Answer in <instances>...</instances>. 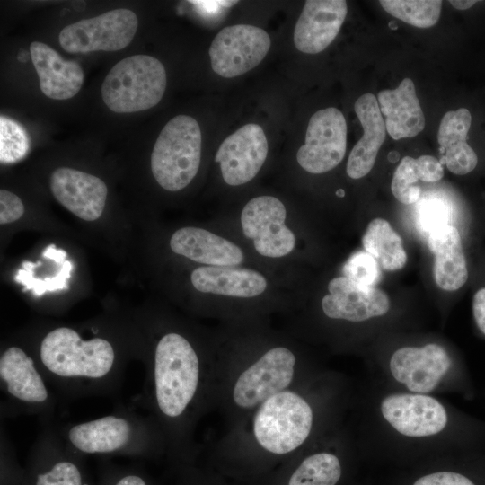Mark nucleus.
<instances>
[{
    "label": "nucleus",
    "instance_id": "f257e3e1",
    "mask_svg": "<svg viewBox=\"0 0 485 485\" xmlns=\"http://www.w3.org/2000/svg\"><path fill=\"white\" fill-rule=\"evenodd\" d=\"M30 350L57 399L64 401L116 394L129 360L145 357L141 345L123 346L98 327H92L88 338L75 327H52Z\"/></svg>",
    "mask_w": 485,
    "mask_h": 485
},
{
    "label": "nucleus",
    "instance_id": "f03ea898",
    "mask_svg": "<svg viewBox=\"0 0 485 485\" xmlns=\"http://www.w3.org/2000/svg\"><path fill=\"white\" fill-rule=\"evenodd\" d=\"M146 380L135 406L149 412L166 445H186L187 434L201 391V362L192 343L181 333L168 331L145 355Z\"/></svg>",
    "mask_w": 485,
    "mask_h": 485
},
{
    "label": "nucleus",
    "instance_id": "7ed1b4c3",
    "mask_svg": "<svg viewBox=\"0 0 485 485\" xmlns=\"http://www.w3.org/2000/svg\"><path fill=\"white\" fill-rule=\"evenodd\" d=\"M57 430L68 445L84 456L151 458L166 445L163 432L149 415L122 404L108 415L69 423Z\"/></svg>",
    "mask_w": 485,
    "mask_h": 485
},
{
    "label": "nucleus",
    "instance_id": "20e7f679",
    "mask_svg": "<svg viewBox=\"0 0 485 485\" xmlns=\"http://www.w3.org/2000/svg\"><path fill=\"white\" fill-rule=\"evenodd\" d=\"M1 418L36 416L53 424L57 397L27 347L9 344L0 354Z\"/></svg>",
    "mask_w": 485,
    "mask_h": 485
},
{
    "label": "nucleus",
    "instance_id": "39448f33",
    "mask_svg": "<svg viewBox=\"0 0 485 485\" xmlns=\"http://www.w3.org/2000/svg\"><path fill=\"white\" fill-rule=\"evenodd\" d=\"M166 84L161 61L148 55H134L111 67L102 83L101 96L113 112L142 111L162 100Z\"/></svg>",
    "mask_w": 485,
    "mask_h": 485
},
{
    "label": "nucleus",
    "instance_id": "423d86ee",
    "mask_svg": "<svg viewBox=\"0 0 485 485\" xmlns=\"http://www.w3.org/2000/svg\"><path fill=\"white\" fill-rule=\"evenodd\" d=\"M201 131L195 119L178 115L159 134L151 154V171L157 183L169 191L187 187L198 172Z\"/></svg>",
    "mask_w": 485,
    "mask_h": 485
},
{
    "label": "nucleus",
    "instance_id": "0eeeda50",
    "mask_svg": "<svg viewBox=\"0 0 485 485\" xmlns=\"http://www.w3.org/2000/svg\"><path fill=\"white\" fill-rule=\"evenodd\" d=\"M313 418L309 403L298 393L285 390L260 405L253 419V434L268 452L285 454L307 439Z\"/></svg>",
    "mask_w": 485,
    "mask_h": 485
},
{
    "label": "nucleus",
    "instance_id": "6e6552de",
    "mask_svg": "<svg viewBox=\"0 0 485 485\" xmlns=\"http://www.w3.org/2000/svg\"><path fill=\"white\" fill-rule=\"evenodd\" d=\"M84 458L64 440L57 427L41 426L30 449L22 485H94Z\"/></svg>",
    "mask_w": 485,
    "mask_h": 485
},
{
    "label": "nucleus",
    "instance_id": "1a4fd4ad",
    "mask_svg": "<svg viewBox=\"0 0 485 485\" xmlns=\"http://www.w3.org/2000/svg\"><path fill=\"white\" fill-rule=\"evenodd\" d=\"M137 27L138 19L133 11L115 9L66 26L58 40L68 53L118 51L132 41Z\"/></svg>",
    "mask_w": 485,
    "mask_h": 485
},
{
    "label": "nucleus",
    "instance_id": "9d476101",
    "mask_svg": "<svg viewBox=\"0 0 485 485\" xmlns=\"http://www.w3.org/2000/svg\"><path fill=\"white\" fill-rule=\"evenodd\" d=\"M270 45L268 32L260 27L250 24L225 27L210 45L211 67L222 77L242 75L263 60Z\"/></svg>",
    "mask_w": 485,
    "mask_h": 485
},
{
    "label": "nucleus",
    "instance_id": "9b49d317",
    "mask_svg": "<svg viewBox=\"0 0 485 485\" xmlns=\"http://www.w3.org/2000/svg\"><path fill=\"white\" fill-rule=\"evenodd\" d=\"M347 147V123L342 112L334 107L316 111L310 119L305 142L296 154L299 165L306 172H329L343 160Z\"/></svg>",
    "mask_w": 485,
    "mask_h": 485
},
{
    "label": "nucleus",
    "instance_id": "f8f14e48",
    "mask_svg": "<svg viewBox=\"0 0 485 485\" xmlns=\"http://www.w3.org/2000/svg\"><path fill=\"white\" fill-rule=\"evenodd\" d=\"M295 365V357L287 348L268 350L237 378L233 389L234 403L252 409L285 391L293 381Z\"/></svg>",
    "mask_w": 485,
    "mask_h": 485
},
{
    "label": "nucleus",
    "instance_id": "ddd939ff",
    "mask_svg": "<svg viewBox=\"0 0 485 485\" xmlns=\"http://www.w3.org/2000/svg\"><path fill=\"white\" fill-rule=\"evenodd\" d=\"M286 217V207L278 198L259 196L251 198L242 211V232L253 241L254 248L260 255L283 257L295 246V236L285 225Z\"/></svg>",
    "mask_w": 485,
    "mask_h": 485
},
{
    "label": "nucleus",
    "instance_id": "4468645a",
    "mask_svg": "<svg viewBox=\"0 0 485 485\" xmlns=\"http://www.w3.org/2000/svg\"><path fill=\"white\" fill-rule=\"evenodd\" d=\"M269 151L268 140L258 124H246L220 145L215 161L225 182L238 186L251 181L261 169Z\"/></svg>",
    "mask_w": 485,
    "mask_h": 485
},
{
    "label": "nucleus",
    "instance_id": "2eb2a0df",
    "mask_svg": "<svg viewBox=\"0 0 485 485\" xmlns=\"http://www.w3.org/2000/svg\"><path fill=\"white\" fill-rule=\"evenodd\" d=\"M384 419L399 433L422 437L441 432L447 423L444 406L435 398L423 394H392L381 403Z\"/></svg>",
    "mask_w": 485,
    "mask_h": 485
},
{
    "label": "nucleus",
    "instance_id": "dca6fc26",
    "mask_svg": "<svg viewBox=\"0 0 485 485\" xmlns=\"http://www.w3.org/2000/svg\"><path fill=\"white\" fill-rule=\"evenodd\" d=\"M55 199L76 217L92 222L103 214L108 188L99 177L85 172L59 167L49 178Z\"/></svg>",
    "mask_w": 485,
    "mask_h": 485
},
{
    "label": "nucleus",
    "instance_id": "f3484780",
    "mask_svg": "<svg viewBox=\"0 0 485 485\" xmlns=\"http://www.w3.org/2000/svg\"><path fill=\"white\" fill-rule=\"evenodd\" d=\"M389 365L397 382L411 392L427 393L439 384L451 366V358L442 346L428 343L423 347L397 349Z\"/></svg>",
    "mask_w": 485,
    "mask_h": 485
},
{
    "label": "nucleus",
    "instance_id": "a211bd4d",
    "mask_svg": "<svg viewBox=\"0 0 485 485\" xmlns=\"http://www.w3.org/2000/svg\"><path fill=\"white\" fill-rule=\"evenodd\" d=\"M329 294L322 300L326 316L349 322H363L385 314L388 295L382 290L361 285L347 277H337L328 284Z\"/></svg>",
    "mask_w": 485,
    "mask_h": 485
},
{
    "label": "nucleus",
    "instance_id": "6ab92c4d",
    "mask_svg": "<svg viewBox=\"0 0 485 485\" xmlns=\"http://www.w3.org/2000/svg\"><path fill=\"white\" fill-rule=\"evenodd\" d=\"M348 13L344 0H308L295 23L293 40L305 54L324 50L338 35Z\"/></svg>",
    "mask_w": 485,
    "mask_h": 485
},
{
    "label": "nucleus",
    "instance_id": "aec40b11",
    "mask_svg": "<svg viewBox=\"0 0 485 485\" xmlns=\"http://www.w3.org/2000/svg\"><path fill=\"white\" fill-rule=\"evenodd\" d=\"M169 244L175 254L207 266L234 267L244 260L239 246L200 227L185 226L176 230Z\"/></svg>",
    "mask_w": 485,
    "mask_h": 485
},
{
    "label": "nucleus",
    "instance_id": "412c9836",
    "mask_svg": "<svg viewBox=\"0 0 485 485\" xmlns=\"http://www.w3.org/2000/svg\"><path fill=\"white\" fill-rule=\"evenodd\" d=\"M30 55L45 96L53 100L74 97L84 83V71L75 61L65 60L50 46L33 41Z\"/></svg>",
    "mask_w": 485,
    "mask_h": 485
},
{
    "label": "nucleus",
    "instance_id": "4be33fe9",
    "mask_svg": "<svg viewBox=\"0 0 485 485\" xmlns=\"http://www.w3.org/2000/svg\"><path fill=\"white\" fill-rule=\"evenodd\" d=\"M354 110L364 133L349 154L346 171L351 179H360L372 170L385 140L386 127L374 94L366 93L358 97Z\"/></svg>",
    "mask_w": 485,
    "mask_h": 485
},
{
    "label": "nucleus",
    "instance_id": "5701e85b",
    "mask_svg": "<svg viewBox=\"0 0 485 485\" xmlns=\"http://www.w3.org/2000/svg\"><path fill=\"white\" fill-rule=\"evenodd\" d=\"M377 101L392 139L414 137L424 129L425 117L410 78L405 77L395 89L379 92Z\"/></svg>",
    "mask_w": 485,
    "mask_h": 485
},
{
    "label": "nucleus",
    "instance_id": "b1692460",
    "mask_svg": "<svg viewBox=\"0 0 485 485\" xmlns=\"http://www.w3.org/2000/svg\"><path fill=\"white\" fill-rule=\"evenodd\" d=\"M428 246L435 255L433 268L436 285L445 291L462 288L469 278L463 237L454 225H446L428 234Z\"/></svg>",
    "mask_w": 485,
    "mask_h": 485
},
{
    "label": "nucleus",
    "instance_id": "393cba45",
    "mask_svg": "<svg viewBox=\"0 0 485 485\" xmlns=\"http://www.w3.org/2000/svg\"><path fill=\"white\" fill-rule=\"evenodd\" d=\"M190 282L201 293L240 298L258 296L268 287L260 272L234 267H198L191 272Z\"/></svg>",
    "mask_w": 485,
    "mask_h": 485
},
{
    "label": "nucleus",
    "instance_id": "a878e982",
    "mask_svg": "<svg viewBox=\"0 0 485 485\" xmlns=\"http://www.w3.org/2000/svg\"><path fill=\"white\" fill-rule=\"evenodd\" d=\"M362 244L384 270L396 271L406 265L402 239L385 219L375 218L368 224Z\"/></svg>",
    "mask_w": 485,
    "mask_h": 485
},
{
    "label": "nucleus",
    "instance_id": "bb28decb",
    "mask_svg": "<svg viewBox=\"0 0 485 485\" xmlns=\"http://www.w3.org/2000/svg\"><path fill=\"white\" fill-rule=\"evenodd\" d=\"M341 476L337 456L318 453L306 457L291 475L288 485H335Z\"/></svg>",
    "mask_w": 485,
    "mask_h": 485
},
{
    "label": "nucleus",
    "instance_id": "cd10ccee",
    "mask_svg": "<svg viewBox=\"0 0 485 485\" xmlns=\"http://www.w3.org/2000/svg\"><path fill=\"white\" fill-rule=\"evenodd\" d=\"M440 0H381V6L393 17L418 28L434 26L442 9Z\"/></svg>",
    "mask_w": 485,
    "mask_h": 485
},
{
    "label": "nucleus",
    "instance_id": "c85d7f7f",
    "mask_svg": "<svg viewBox=\"0 0 485 485\" xmlns=\"http://www.w3.org/2000/svg\"><path fill=\"white\" fill-rule=\"evenodd\" d=\"M474 119L473 112L467 107L447 111L441 119L437 133L440 152L458 144H468L478 151L470 142Z\"/></svg>",
    "mask_w": 485,
    "mask_h": 485
},
{
    "label": "nucleus",
    "instance_id": "c756f323",
    "mask_svg": "<svg viewBox=\"0 0 485 485\" xmlns=\"http://www.w3.org/2000/svg\"><path fill=\"white\" fill-rule=\"evenodd\" d=\"M30 148L29 137L15 120L4 116L0 118V161L8 164L19 162Z\"/></svg>",
    "mask_w": 485,
    "mask_h": 485
},
{
    "label": "nucleus",
    "instance_id": "7c9ffc66",
    "mask_svg": "<svg viewBox=\"0 0 485 485\" xmlns=\"http://www.w3.org/2000/svg\"><path fill=\"white\" fill-rule=\"evenodd\" d=\"M416 159L404 156L397 166L391 184L393 196L405 205L415 203L420 196V188L417 185Z\"/></svg>",
    "mask_w": 485,
    "mask_h": 485
},
{
    "label": "nucleus",
    "instance_id": "2f4dec72",
    "mask_svg": "<svg viewBox=\"0 0 485 485\" xmlns=\"http://www.w3.org/2000/svg\"><path fill=\"white\" fill-rule=\"evenodd\" d=\"M94 485H151V482L137 465H119L101 460Z\"/></svg>",
    "mask_w": 485,
    "mask_h": 485
},
{
    "label": "nucleus",
    "instance_id": "473e14b6",
    "mask_svg": "<svg viewBox=\"0 0 485 485\" xmlns=\"http://www.w3.org/2000/svg\"><path fill=\"white\" fill-rule=\"evenodd\" d=\"M345 277L365 286H376L381 279L377 260L366 251L353 253L343 266Z\"/></svg>",
    "mask_w": 485,
    "mask_h": 485
},
{
    "label": "nucleus",
    "instance_id": "72a5a7b5",
    "mask_svg": "<svg viewBox=\"0 0 485 485\" xmlns=\"http://www.w3.org/2000/svg\"><path fill=\"white\" fill-rule=\"evenodd\" d=\"M453 208L442 198H430L421 204L419 212V225L428 235L440 227L450 225Z\"/></svg>",
    "mask_w": 485,
    "mask_h": 485
},
{
    "label": "nucleus",
    "instance_id": "f704fd0d",
    "mask_svg": "<svg viewBox=\"0 0 485 485\" xmlns=\"http://www.w3.org/2000/svg\"><path fill=\"white\" fill-rule=\"evenodd\" d=\"M25 212L22 199L14 193L0 190V224L8 225L18 221Z\"/></svg>",
    "mask_w": 485,
    "mask_h": 485
},
{
    "label": "nucleus",
    "instance_id": "c9c22d12",
    "mask_svg": "<svg viewBox=\"0 0 485 485\" xmlns=\"http://www.w3.org/2000/svg\"><path fill=\"white\" fill-rule=\"evenodd\" d=\"M416 173L423 181L436 182L444 176V169L435 156L424 154L416 159Z\"/></svg>",
    "mask_w": 485,
    "mask_h": 485
},
{
    "label": "nucleus",
    "instance_id": "e433bc0d",
    "mask_svg": "<svg viewBox=\"0 0 485 485\" xmlns=\"http://www.w3.org/2000/svg\"><path fill=\"white\" fill-rule=\"evenodd\" d=\"M413 485H474V483L457 472H438L420 477Z\"/></svg>",
    "mask_w": 485,
    "mask_h": 485
},
{
    "label": "nucleus",
    "instance_id": "4c0bfd02",
    "mask_svg": "<svg viewBox=\"0 0 485 485\" xmlns=\"http://www.w3.org/2000/svg\"><path fill=\"white\" fill-rule=\"evenodd\" d=\"M472 305L475 323L485 335V285L480 286L474 292Z\"/></svg>",
    "mask_w": 485,
    "mask_h": 485
},
{
    "label": "nucleus",
    "instance_id": "58836bf2",
    "mask_svg": "<svg viewBox=\"0 0 485 485\" xmlns=\"http://www.w3.org/2000/svg\"><path fill=\"white\" fill-rule=\"evenodd\" d=\"M42 256L56 262H63L66 260L67 253L66 251L57 249L55 244L51 243L45 248Z\"/></svg>",
    "mask_w": 485,
    "mask_h": 485
},
{
    "label": "nucleus",
    "instance_id": "ea45409f",
    "mask_svg": "<svg viewBox=\"0 0 485 485\" xmlns=\"http://www.w3.org/2000/svg\"><path fill=\"white\" fill-rule=\"evenodd\" d=\"M448 2L456 10L466 11L469 8H471L475 4L476 1H473V0H458V1L453 0V1H448Z\"/></svg>",
    "mask_w": 485,
    "mask_h": 485
},
{
    "label": "nucleus",
    "instance_id": "a19ab883",
    "mask_svg": "<svg viewBox=\"0 0 485 485\" xmlns=\"http://www.w3.org/2000/svg\"><path fill=\"white\" fill-rule=\"evenodd\" d=\"M22 55H23V57H27V53H26V52H23ZM18 58H19L22 62H24V61H25V58H22L20 54L18 55Z\"/></svg>",
    "mask_w": 485,
    "mask_h": 485
},
{
    "label": "nucleus",
    "instance_id": "79ce46f5",
    "mask_svg": "<svg viewBox=\"0 0 485 485\" xmlns=\"http://www.w3.org/2000/svg\"><path fill=\"white\" fill-rule=\"evenodd\" d=\"M336 194H337L338 196L342 197V196H344V191H343L342 190H339L336 192Z\"/></svg>",
    "mask_w": 485,
    "mask_h": 485
}]
</instances>
